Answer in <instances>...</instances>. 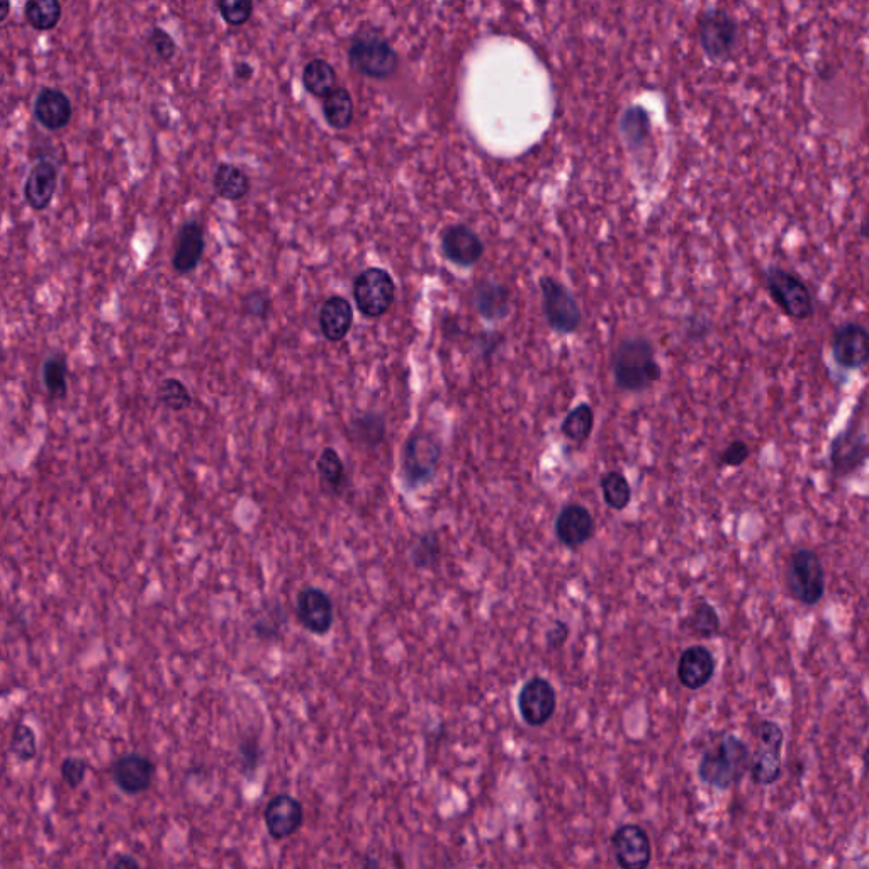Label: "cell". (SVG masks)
Returning <instances> with one entry per match:
<instances>
[{"mask_svg": "<svg viewBox=\"0 0 869 869\" xmlns=\"http://www.w3.org/2000/svg\"><path fill=\"white\" fill-rule=\"evenodd\" d=\"M612 367L617 386L627 393H642L661 379L654 348L644 338L623 340L613 354Z\"/></svg>", "mask_w": 869, "mask_h": 869, "instance_id": "obj_1", "label": "cell"}, {"mask_svg": "<svg viewBox=\"0 0 869 869\" xmlns=\"http://www.w3.org/2000/svg\"><path fill=\"white\" fill-rule=\"evenodd\" d=\"M752 757L749 747L735 735H725L718 746L701 757L698 774L700 780L718 790H729L741 783L751 771Z\"/></svg>", "mask_w": 869, "mask_h": 869, "instance_id": "obj_2", "label": "cell"}, {"mask_svg": "<svg viewBox=\"0 0 869 869\" xmlns=\"http://www.w3.org/2000/svg\"><path fill=\"white\" fill-rule=\"evenodd\" d=\"M442 459V443L428 430H415L404 442L399 462V477L408 491L432 483Z\"/></svg>", "mask_w": 869, "mask_h": 869, "instance_id": "obj_3", "label": "cell"}, {"mask_svg": "<svg viewBox=\"0 0 869 869\" xmlns=\"http://www.w3.org/2000/svg\"><path fill=\"white\" fill-rule=\"evenodd\" d=\"M785 579L791 598L802 605H817L824 598V566L812 549H798L791 554Z\"/></svg>", "mask_w": 869, "mask_h": 869, "instance_id": "obj_4", "label": "cell"}, {"mask_svg": "<svg viewBox=\"0 0 869 869\" xmlns=\"http://www.w3.org/2000/svg\"><path fill=\"white\" fill-rule=\"evenodd\" d=\"M348 65L369 79H389L399 67L398 53L376 34L355 36L348 46Z\"/></svg>", "mask_w": 869, "mask_h": 869, "instance_id": "obj_5", "label": "cell"}, {"mask_svg": "<svg viewBox=\"0 0 869 869\" xmlns=\"http://www.w3.org/2000/svg\"><path fill=\"white\" fill-rule=\"evenodd\" d=\"M766 289L774 303L793 320H808L815 313V301L810 287L790 270L769 267L764 274Z\"/></svg>", "mask_w": 869, "mask_h": 869, "instance_id": "obj_6", "label": "cell"}, {"mask_svg": "<svg viewBox=\"0 0 869 869\" xmlns=\"http://www.w3.org/2000/svg\"><path fill=\"white\" fill-rule=\"evenodd\" d=\"M396 284L384 269H365L354 282V299L357 309L367 318H379L393 306Z\"/></svg>", "mask_w": 869, "mask_h": 869, "instance_id": "obj_7", "label": "cell"}, {"mask_svg": "<svg viewBox=\"0 0 869 869\" xmlns=\"http://www.w3.org/2000/svg\"><path fill=\"white\" fill-rule=\"evenodd\" d=\"M698 36L708 58L720 62L735 50L739 41V24L724 9H710L698 19Z\"/></svg>", "mask_w": 869, "mask_h": 869, "instance_id": "obj_8", "label": "cell"}, {"mask_svg": "<svg viewBox=\"0 0 869 869\" xmlns=\"http://www.w3.org/2000/svg\"><path fill=\"white\" fill-rule=\"evenodd\" d=\"M757 739H759V747L752 757L749 773L754 785H774L781 776V751H783L785 734L776 722L764 720L757 729Z\"/></svg>", "mask_w": 869, "mask_h": 869, "instance_id": "obj_9", "label": "cell"}, {"mask_svg": "<svg viewBox=\"0 0 869 869\" xmlns=\"http://www.w3.org/2000/svg\"><path fill=\"white\" fill-rule=\"evenodd\" d=\"M869 459V433L859 421H851L830 443V466L839 477L851 476Z\"/></svg>", "mask_w": 869, "mask_h": 869, "instance_id": "obj_10", "label": "cell"}, {"mask_svg": "<svg viewBox=\"0 0 869 869\" xmlns=\"http://www.w3.org/2000/svg\"><path fill=\"white\" fill-rule=\"evenodd\" d=\"M516 705L525 724L530 727H544L556 713V690L547 679L535 676L523 684Z\"/></svg>", "mask_w": 869, "mask_h": 869, "instance_id": "obj_11", "label": "cell"}, {"mask_svg": "<svg viewBox=\"0 0 869 869\" xmlns=\"http://www.w3.org/2000/svg\"><path fill=\"white\" fill-rule=\"evenodd\" d=\"M836 364L847 371H856L869 362V330L856 321L842 323L830 342Z\"/></svg>", "mask_w": 869, "mask_h": 869, "instance_id": "obj_12", "label": "cell"}, {"mask_svg": "<svg viewBox=\"0 0 869 869\" xmlns=\"http://www.w3.org/2000/svg\"><path fill=\"white\" fill-rule=\"evenodd\" d=\"M296 618L309 634L318 637L330 634L335 623V606L330 595L316 586L301 589L296 596Z\"/></svg>", "mask_w": 869, "mask_h": 869, "instance_id": "obj_13", "label": "cell"}, {"mask_svg": "<svg viewBox=\"0 0 869 869\" xmlns=\"http://www.w3.org/2000/svg\"><path fill=\"white\" fill-rule=\"evenodd\" d=\"M157 774V766L150 757L138 752H128L114 759L111 778L124 795L135 797L150 790Z\"/></svg>", "mask_w": 869, "mask_h": 869, "instance_id": "obj_14", "label": "cell"}, {"mask_svg": "<svg viewBox=\"0 0 869 869\" xmlns=\"http://www.w3.org/2000/svg\"><path fill=\"white\" fill-rule=\"evenodd\" d=\"M613 853L620 869H647L652 861V844L644 827L625 824L612 836Z\"/></svg>", "mask_w": 869, "mask_h": 869, "instance_id": "obj_15", "label": "cell"}, {"mask_svg": "<svg viewBox=\"0 0 869 869\" xmlns=\"http://www.w3.org/2000/svg\"><path fill=\"white\" fill-rule=\"evenodd\" d=\"M264 822L274 841L296 836L304 824L303 803L289 793L274 795L265 807Z\"/></svg>", "mask_w": 869, "mask_h": 869, "instance_id": "obj_16", "label": "cell"}, {"mask_svg": "<svg viewBox=\"0 0 869 869\" xmlns=\"http://www.w3.org/2000/svg\"><path fill=\"white\" fill-rule=\"evenodd\" d=\"M540 286L544 294L545 316L549 320V325L561 333H571L576 330L581 323V313L569 291L549 277L542 279Z\"/></svg>", "mask_w": 869, "mask_h": 869, "instance_id": "obj_17", "label": "cell"}, {"mask_svg": "<svg viewBox=\"0 0 869 869\" xmlns=\"http://www.w3.org/2000/svg\"><path fill=\"white\" fill-rule=\"evenodd\" d=\"M57 163L50 158H41L29 170L24 182V201L34 211H45L50 206L58 189Z\"/></svg>", "mask_w": 869, "mask_h": 869, "instance_id": "obj_18", "label": "cell"}, {"mask_svg": "<svg viewBox=\"0 0 869 869\" xmlns=\"http://www.w3.org/2000/svg\"><path fill=\"white\" fill-rule=\"evenodd\" d=\"M595 518L583 505H567L556 520L557 539L569 549H578L595 537Z\"/></svg>", "mask_w": 869, "mask_h": 869, "instance_id": "obj_19", "label": "cell"}, {"mask_svg": "<svg viewBox=\"0 0 869 869\" xmlns=\"http://www.w3.org/2000/svg\"><path fill=\"white\" fill-rule=\"evenodd\" d=\"M204 250H206V238L201 223L187 221L180 226L175 238L174 257H172V267L175 272L180 275L194 272L201 262Z\"/></svg>", "mask_w": 869, "mask_h": 869, "instance_id": "obj_20", "label": "cell"}, {"mask_svg": "<svg viewBox=\"0 0 869 869\" xmlns=\"http://www.w3.org/2000/svg\"><path fill=\"white\" fill-rule=\"evenodd\" d=\"M34 118L48 129L60 131L72 121L73 109L70 97L55 87H43L34 101Z\"/></svg>", "mask_w": 869, "mask_h": 869, "instance_id": "obj_21", "label": "cell"}, {"mask_svg": "<svg viewBox=\"0 0 869 869\" xmlns=\"http://www.w3.org/2000/svg\"><path fill=\"white\" fill-rule=\"evenodd\" d=\"M715 674V657L705 645H691L681 654L678 662V679L686 690L705 688Z\"/></svg>", "mask_w": 869, "mask_h": 869, "instance_id": "obj_22", "label": "cell"}, {"mask_svg": "<svg viewBox=\"0 0 869 869\" xmlns=\"http://www.w3.org/2000/svg\"><path fill=\"white\" fill-rule=\"evenodd\" d=\"M318 323L325 340L331 343L342 342L354 326L352 304L342 296H330L321 304Z\"/></svg>", "mask_w": 869, "mask_h": 869, "instance_id": "obj_23", "label": "cell"}, {"mask_svg": "<svg viewBox=\"0 0 869 869\" xmlns=\"http://www.w3.org/2000/svg\"><path fill=\"white\" fill-rule=\"evenodd\" d=\"M442 248L447 258L459 265L476 264L484 252L479 236L462 225L452 226L443 233Z\"/></svg>", "mask_w": 869, "mask_h": 869, "instance_id": "obj_24", "label": "cell"}, {"mask_svg": "<svg viewBox=\"0 0 869 869\" xmlns=\"http://www.w3.org/2000/svg\"><path fill=\"white\" fill-rule=\"evenodd\" d=\"M214 192L225 201H242L248 196L252 182L245 170L240 169L235 163H219L218 169L213 175Z\"/></svg>", "mask_w": 869, "mask_h": 869, "instance_id": "obj_25", "label": "cell"}, {"mask_svg": "<svg viewBox=\"0 0 869 869\" xmlns=\"http://www.w3.org/2000/svg\"><path fill=\"white\" fill-rule=\"evenodd\" d=\"M355 106L352 94L345 87H337L323 99V116L333 129L343 131L354 121Z\"/></svg>", "mask_w": 869, "mask_h": 869, "instance_id": "obj_26", "label": "cell"}, {"mask_svg": "<svg viewBox=\"0 0 869 869\" xmlns=\"http://www.w3.org/2000/svg\"><path fill=\"white\" fill-rule=\"evenodd\" d=\"M337 70L323 58H314L303 68V85L309 94L325 99L331 90L337 89Z\"/></svg>", "mask_w": 869, "mask_h": 869, "instance_id": "obj_27", "label": "cell"}, {"mask_svg": "<svg viewBox=\"0 0 869 869\" xmlns=\"http://www.w3.org/2000/svg\"><path fill=\"white\" fill-rule=\"evenodd\" d=\"M318 477L323 488L331 494H342L347 484V472L342 457L333 447H325L321 450L320 457L316 460Z\"/></svg>", "mask_w": 869, "mask_h": 869, "instance_id": "obj_28", "label": "cell"}, {"mask_svg": "<svg viewBox=\"0 0 869 869\" xmlns=\"http://www.w3.org/2000/svg\"><path fill=\"white\" fill-rule=\"evenodd\" d=\"M350 433L355 442L369 449H376L386 438V420L379 413L367 411L350 420Z\"/></svg>", "mask_w": 869, "mask_h": 869, "instance_id": "obj_29", "label": "cell"}, {"mask_svg": "<svg viewBox=\"0 0 869 869\" xmlns=\"http://www.w3.org/2000/svg\"><path fill=\"white\" fill-rule=\"evenodd\" d=\"M62 4L58 0H29L24 17L36 31H51L62 21Z\"/></svg>", "mask_w": 869, "mask_h": 869, "instance_id": "obj_30", "label": "cell"}, {"mask_svg": "<svg viewBox=\"0 0 869 869\" xmlns=\"http://www.w3.org/2000/svg\"><path fill=\"white\" fill-rule=\"evenodd\" d=\"M46 393L51 399H63L68 393V364L65 355L53 354L43 362L41 369Z\"/></svg>", "mask_w": 869, "mask_h": 869, "instance_id": "obj_31", "label": "cell"}, {"mask_svg": "<svg viewBox=\"0 0 869 869\" xmlns=\"http://www.w3.org/2000/svg\"><path fill=\"white\" fill-rule=\"evenodd\" d=\"M595 428V410L589 404L583 403L576 406L569 415L564 418L561 432L564 437L572 442L584 443L591 437Z\"/></svg>", "mask_w": 869, "mask_h": 869, "instance_id": "obj_32", "label": "cell"}, {"mask_svg": "<svg viewBox=\"0 0 869 869\" xmlns=\"http://www.w3.org/2000/svg\"><path fill=\"white\" fill-rule=\"evenodd\" d=\"M601 493L606 505L612 510L623 511L632 501V488L622 472H606L600 481Z\"/></svg>", "mask_w": 869, "mask_h": 869, "instance_id": "obj_33", "label": "cell"}, {"mask_svg": "<svg viewBox=\"0 0 869 869\" xmlns=\"http://www.w3.org/2000/svg\"><path fill=\"white\" fill-rule=\"evenodd\" d=\"M158 401L167 408V410L179 411L189 410L192 406V394L187 389L186 384L177 379V377H167L163 379L162 384L158 386L157 391Z\"/></svg>", "mask_w": 869, "mask_h": 869, "instance_id": "obj_34", "label": "cell"}, {"mask_svg": "<svg viewBox=\"0 0 869 869\" xmlns=\"http://www.w3.org/2000/svg\"><path fill=\"white\" fill-rule=\"evenodd\" d=\"M688 630L701 639H710L720 632V618L715 608L707 601H701L693 608L688 617Z\"/></svg>", "mask_w": 869, "mask_h": 869, "instance_id": "obj_35", "label": "cell"}, {"mask_svg": "<svg viewBox=\"0 0 869 869\" xmlns=\"http://www.w3.org/2000/svg\"><path fill=\"white\" fill-rule=\"evenodd\" d=\"M9 751L21 763H29L38 756V737L28 724H19L12 729Z\"/></svg>", "mask_w": 869, "mask_h": 869, "instance_id": "obj_36", "label": "cell"}, {"mask_svg": "<svg viewBox=\"0 0 869 869\" xmlns=\"http://www.w3.org/2000/svg\"><path fill=\"white\" fill-rule=\"evenodd\" d=\"M440 554H442V547L437 533H425L416 540L415 547L411 550V561L418 569H430L437 566Z\"/></svg>", "mask_w": 869, "mask_h": 869, "instance_id": "obj_37", "label": "cell"}, {"mask_svg": "<svg viewBox=\"0 0 869 869\" xmlns=\"http://www.w3.org/2000/svg\"><path fill=\"white\" fill-rule=\"evenodd\" d=\"M262 759H264V749L260 746L257 737L255 735L243 737L242 742L238 744V763L242 768L243 776L253 778V774L257 773V769L262 764Z\"/></svg>", "mask_w": 869, "mask_h": 869, "instance_id": "obj_38", "label": "cell"}, {"mask_svg": "<svg viewBox=\"0 0 869 869\" xmlns=\"http://www.w3.org/2000/svg\"><path fill=\"white\" fill-rule=\"evenodd\" d=\"M216 7L223 21L231 28H240L247 24L255 9L252 0H219Z\"/></svg>", "mask_w": 869, "mask_h": 869, "instance_id": "obj_39", "label": "cell"}, {"mask_svg": "<svg viewBox=\"0 0 869 869\" xmlns=\"http://www.w3.org/2000/svg\"><path fill=\"white\" fill-rule=\"evenodd\" d=\"M146 43L150 46V50L155 53V57L162 62H172L179 51V46L175 43L174 38L160 26H153L150 29Z\"/></svg>", "mask_w": 869, "mask_h": 869, "instance_id": "obj_40", "label": "cell"}, {"mask_svg": "<svg viewBox=\"0 0 869 869\" xmlns=\"http://www.w3.org/2000/svg\"><path fill=\"white\" fill-rule=\"evenodd\" d=\"M87 771H89V763L85 761L84 757H65L62 766H60L63 783L72 790H77L84 783Z\"/></svg>", "mask_w": 869, "mask_h": 869, "instance_id": "obj_41", "label": "cell"}, {"mask_svg": "<svg viewBox=\"0 0 869 869\" xmlns=\"http://www.w3.org/2000/svg\"><path fill=\"white\" fill-rule=\"evenodd\" d=\"M477 304L486 316H496V313L505 314L503 311L508 308V299H506L503 289H499V287H489L488 289L486 287V289L479 291Z\"/></svg>", "mask_w": 869, "mask_h": 869, "instance_id": "obj_42", "label": "cell"}, {"mask_svg": "<svg viewBox=\"0 0 869 869\" xmlns=\"http://www.w3.org/2000/svg\"><path fill=\"white\" fill-rule=\"evenodd\" d=\"M243 314L248 318L255 320H267L269 318L270 309H272V301L269 296L262 291H253L247 294L242 301Z\"/></svg>", "mask_w": 869, "mask_h": 869, "instance_id": "obj_43", "label": "cell"}, {"mask_svg": "<svg viewBox=\"0 0 869 869\" xmlns=\"http://www.w3.org/2000/svg\"><path fill=\"white\" fill-rule=\"evenodd\" d=\"M751 449L744 440H734L729 447L720 454V466L739 467L749 459Z\"/></svg>", "mask_w": 869, "mask_h": 869, "instance_id": "obj_44", "label": "cell"}, {"mask_svg": "<svg viewBox=\"0 0 869 869\" xmlns=\"http://www.w3.org/2000/svg\"><path fill=\"white\" fill-rule=\"evenodd\" d=\"M253 632L258 639L272 642V640L279 639L281 623H275L274 615L270 613L269 617L258 618L257 622L253 623Z\"/></svg>", "mask_w": 869, "mask_h": 869, "instance_id": "obj_45", "label": "cell"}, {"mask_svg": "<svg viewBox=\"0 0 869 869\" xmlns=\"http://www.w3.org/2000/svg\"><path fill=\"white\" fill-rule=\"evenodd\" d=\"M567 639H569V625L562 620H556L554 625L549 628V632L545 634V642H547L550 651H557V649L564 647Z\"/></svg>", "mask_w": 869, "mask_h": 869, "instance_id": "obj_46", "label": "cell"}, {"mask_svg": "<svg viewBox=\"0 0 869 869\" xmlns=\"http://www.w3.org/2000/svg\"><path fill=\"white\" fill-rule=\"evenodd\" d=\"M107 869H141V866L135 856L128 853H116L107 864Z\"/></svg>", "mask_w": 869, "mask_h": 869, "instance_id": "obj_47", "label": "cell"}, {"mask_svg": "<svg viewBox=\"0 0 869 869\" xmlns=\"http://www.w3.org/2000/svg\"><path fill=\"white\" fill-rule=\"evenodd\" d=\"M233 73H235L236 80H240V82H248V80H252L253 73L255 72H253V67L250 63L238 62L235 63Z\"/></svg>", "mask_w": 869, "mask_h": 869, "instance_id": "obj_48", "label": "cell"}, {"mask_svg": "<svg viewBox=\"0 0 869 869\" xmlns=\"http://www.w3.org/2000/svg\"><path fill=\"white\" fill-rule=\"evenodd\" d=\"M362 869H381L379 866V861L376 858H371V856H367L364 859V864H362Z\"/></svg>", "mask_w": 869, "mask_h": 869, "instance_id": "obj_49", "label": "cell"}, {"mask_svg": "<svg viewBox=\"0 0 869 869\" xmlns=\"http://www.w3.org/2000/svg\"><path fill=\"white\" fill-rule=\"evenodd\" d=\"M9 9H11V2H4L2 9H0V23L6 21L7 16H9Z\"/></svg>", "mask_w": 869, "mask_h": 869, "instance_id": "obj_50", "label": "cell"}, {"mask_svg": "<svg viewBox=\"0 0 869 869\" xmlns=\"http://www.w3.org/2000/svg\"><path fill=\"white\" fill-rule=\"evenodd\" d=\"M861 235L869 238V219H864L863 225H861Z\"/></svg>", "mask_w": 869, "mask_h": 869, "instance_id": "obj_51", "label": "cell"}]
</instances>
